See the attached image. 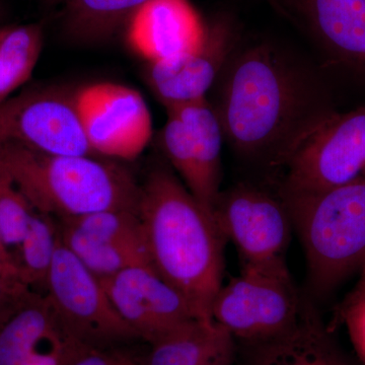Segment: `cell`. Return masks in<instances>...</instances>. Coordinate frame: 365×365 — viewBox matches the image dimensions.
Returning a JSON list of instances; mask_svg holds the SVG:
<instances>
[{"label":"cell","mask_w":365,"mask_h":365,"mask_svg":"<svg viewBox=\"0 0 365 365\" xmlns=\"http://www.w3.org/2000/svg\"><path fill=\"white\" fill-rule=\"evenodd\" d=\"M138 215L153 267L185 297L197 318L212 319L227 242L213 215L165 167L153 168L140 185Z\"/></svg>","instance_id":"6da1fadb"},{"label":"cell","mask_w":365,"mask_h":365,"mask_svg":"<svg viewBox=\"0 0 365 365\" xmlns=\"http://www.w3.org/2000/svg\"><path fill=\"white\" fill-rule=\"evenodd\" d=\"M0 165L37 212L56 220L138 208L140 185L119 163L96 155H48L0 146Z\"/></svg>","instance_id":"7a4b0ae2"},{"label":"cell","mask_w":365,"mask_h":365,"mask_svg":"<svg viewBox=\"0 0 365 365\" xmlns=\"http://www.w3.org/2000/svg\"><path fill=\"white\" fill-rule=\"evenodd\" d=\"M300 105L302 95L292 72L273 50L258 46L235 60L216 114L223 135L235 150L252 157L283 140Z\"/></svg>","instance_id":"3957f363"},{"label":"cell","mask_w":365,"mask_h":365,"mask_svg":"<svg viewBox=\"0 0 365 365\" xmlns=\"http://www.w3.org/2000/svg\"><path fill=\"white\" fill-rule=\"evenodd\" d=\"M307 264L309 285L324 295L365 264V181L307 195H282Z\"/></svg>","instance_id":"277c9868"},{"label":"cell","mask_w":365,"mask_h":365,"mask_svg":"<svg viewBox=\"0 0 365 365\" xmlns=\"http://www.w3.org/2000/svg\"><path fill=\"white\" fill-rule=\"evenodd\" d=\"M282 195H307L365 181V107L329 115L294 137L283 158Z\"/></svg>","instance_id":"5b68a950"},{"label":"cell","mask_w":365,"mask_h":365,"mask_svg":"<svg viewBox=\"0 0 365 365\" xmlns=\"http://www.w3.org/2000/svg\"><path fill=\"white\" fill-rule=\"evenodd\" d=\"M304 299L284 263L244 265L216 294L211 319L237 342L275 337L299 321Z\"/></svg>","instance_id":"8992f818"},{"label":"cell","mask_w":365,"mask_h":365,"mask_svg":"<svg viewBox=\"0 0 365 365\" xmlns=\"http://www.w3.org/2000/svg\"><path fill=\"white\" fill-rule=\"evenodd\" d=\"M45 295L71 335L90 349H120L140 340L117 313L102 281L61 241Z\"/></svg>","instance_id":"52a82bcc"},{"label":"cell","mask_w":365,"mask_h":365,"mask_svg":"<svg viewBox=\"0 0 365 365\" xmlns=\"http://www.w3.org/2000/svg\"><path fill=\"white\" fill-rule=\"evenodd\" d=\"M62 155H95L79 114L76 91L40 86L0 103V146Z\"/></svg>","instance_id":"ba28073f"},{"label":"cell","mask_w":365,"mask_h":365,"mask_svg":"<svg viewBox=\"0 0 365 365\" xmlns=\"http://www.w3.org/2000/svg\"><path fill=\"white\" fill-rule=\"evenodd\" d=\"M213 218L225 241L235 245L242 266L284 263L292 217L282 197L250 185L220 192Z\"/></svg>","instance_id":"9c48e42d"},{"label":"cell","mask_w":365,"mask_h":365,"mask_svg":"<svg viewBox=\"0 0 365 365\" xmlns=\"http://www.w3.org/2000/svg\"><path fill=\"white\" fill-rule=\"evenodd\" d=\"M76 102L97 157L132 160L150 143L153 119L138 91L115 83H93L76 91Z\"/></svg>","instance_id":"30bf717a"},{"label":"cell","mask_w":365,"mask_h":365,"mask_svg":"<svg viewBox=\"0 0 365 365\" xmlns=\"http://www.w3.org/2000/svg\"><path fill=\"white\" fill-rule=\"evenodd\" d=\"M101 281L119 316L148 344L198 319L189 302L151 264L125 269Z\"/></svg>","instance_id":"8fae6325"},{"label":"cell","mask_w":365,"mask_h":365,"mask_svg":"<svg viewBox=\"0 0 365 365\" xmlns=\"http://www.w3.org/2000/svg\"><path fill=\"white\" fill-rule=\"evenodd\" d=\"M88 349L45 294L34 295L0 326V365H71Z\"/></svg>","instance_id":"7c38bea8"},{"label":"cell","mask_w":365,"mask_h":365,"mask_svg":"<svg viewBox=\"0 0 365 365\" xmlns=\"http://www.w3.org/2000/svg\"><path fill=\"white\" fill-rule=\"evenodd\" d=\"M235 34L227 21L208 25L205 42L195 51L148 63V81L165 109L204 100L234 47Z\"/></svg>","instance_id":"4fadbf2b"},{"label":"cell","mask_w":365,"mask_h":365,"mask_svg":"<svg viewBox=\"0 0 365 365\" xmlns=\"http://www.w3.org/2000/svg\"><path fill=\"white\" fill-rule=\"evenodd\" d=\"M125 28L129 47L148 63L195 51L208 32L190 0H148Z\"/></svg>","instance_id":"5bb4252c"},{"label":"cell","mask_w":365,"mask_h":365,"mask_svg":"<svg viewBox=\"0 0 365 365\" xmlns=\"http://www.w3.org/2000/svg\"><path fill=\"white\" fill-rule=\"evenodd\" d=\"M239 365H355L332 337L311 299L285 332L254 342H237Z\"/></svg>","instance_id":"9a60e30c"},{"label":"cell","mask_w":365,"mask_h":365,"mask_svg":"<svg viewBox=\"0 0 365 365\" xmlns=\"http://www.w3.org/2000/svg\"><path fill=\"white\" fill-rule=\"evenodd\" d=\"M150 346L143 365H235L237 360V341L212 319H192Z\"/></svg>","instance_id":"2e32d148"},{"label":"cell","mask_w":365,"mask_h":365,"mask_svg":"<svg viewBox=\"0 0 365 365\" xmlns=\"http://www.w3.org/2000/svg\"><path fill=\"white\" fill-rule=\"evenodd\" d=\"M167 111L176 113L191 134L198 158L199 185L195 198L212 215L222 180L223 132L217 114L206 98Z\"/></svg>","instance_id":"e0dca14e"},{"label":"cell","mask_w":365,"mask_h":365,"mask_svg":"<svg viewBox=\"0 0 365 365\" xmlns=\"http://www.w3.org/2000/svg\"><path fill=\"white\" fill-rule=\"evenodd\" d=\"M309 11L328 44L365 66V0H309Z\"/></svg>","instance_id":"ac0fdd59"},{"label":"cell","mask_w":365,"mask_h":365,"mask_svg":"<svg viewBox=\"0 0 365 365\" xmlns=\"http://www.w3.org/2000/svg\"><path fill=\"white\" fill-rule=\"evenodd\" d=\"M58 222L60 241L98 279H106L125 269L151 264L143 241L103 242L93 241L66 223Z\"/></svg>","instance_id":"d6986e66"},{"label":"cell","mask_w":365,"mask_h":365,"mask_svg":"<svg viewBox=\"0 0 365 365\" xmlns=\"http://www.w3.org/2000/svg\"><path fill=\"white\" fill-rule=\"evenodd\" d=\"M43 40L40 24L0 28V103L11 98L32 76Z\"/></svg>","instance_id":"ffe728a7"},{"label":"cell","mask_w":365,"mask_h":365,"mask_svg":"<svg viewBox=\"0 0 365 365\" xmlns=\"http://www.w3.org/2000/svg\"><path fill=\"white\" fill-rule=\"evenodd\" d=\"M59 246L56 218L36 211L25 237L14 252L19 279L34 292L46 294L48 278Z\"/></svg>","instance_id":"44dd1931"},{"label":"cell","mask_w":365,"mask_h":365,"mask_svg":"<svg viewBox=\"0 0 365 365\" xmlns=\"http://www.w3.org/2000/svg\"><path fill=\"white\" fill-rule=\"evenodd\" d=\"M148 0H64V26L72 37L98 41L110 37Z\"/></svg>","instance_id":"7402d4cb"},{"label":"cell","mask_w":365,"mask_h":365,"mask_svg":"<svg viewBox=\"0 0 365 365\" xmlns=\"http://www.w3.org/2000/svg\"><path fill=\"white\" fill-rule=\"evenodd\" d=\"M93 241L121 242L143 241L138 208H113L79 217L58 220Z\"/></svg>","instance_id":"603a6c76"},{"label":"cell","mask_w":365,"mask_h":365,"mask_svg":"<svg viewBox=\"0 0 365 365\" xmlns=\"http://www.w3.org/2000/svg\"><path fill=\"white\" fill-rule=\"evenodd\" d=\"M162 143L165 155L181 178L187 189L195 197L199 185L198 158L195 144L186 125L176 113L167 111Z\"/></svg>","instance_id":"cb8c5ba5"},{"label":"cell","mask_w":365,"mask_h":365,"mask_svg":"<svg viewBox=\"0 0 365 365\" xmlns=\"http://www.w3.org/2000/svg\"><path fill=\"white\" fill-rule=\"evenodd\" d=\"M36 211L0 165V235L11 254L28 232Z\"/></svg>","instance_id":"d4e9b609"},{"label":"cell","mask_w":365,"mask_h":365,"mask_svg":"<svg viewBox=\"0 0 365 365\" xmlns=\"http://www.w3.org/2000/svg\"><path fill=\"white\" fill-rule=\"evenodd\" d=\"M334 326L344 325L360 361L365 365V295L340 304L334 314Z\"/></svg>","instance_id":"484cf974"},{"label":"cell","mask_w":365,"mask_h":365,"mask_svg":"<svg viewBox=\"0 0 365 365\" xmlns=\"http://www.w3.org/2000/svg\"><path fill=\"white\" fill-rule=\"evenodd\" d=\"M36 294L20 281L0 276V326Z\"/></svg>","instance_id":"4316f807"},{"label":"cell","mask_w":365,"mask_h":365,"mask_svg":"<svg viewBox=\"0 0 365 365\" xmlns=\"http://www.w3.org/2000/svg\"><path fill=\"white\" fill-rule=\"evenodd\" d=\"M129 359L130 355L120 349H88L71 365H125Z\"/></svg>","instance_id":"83f0119b"},{"label":"cell","mask_w":365,"mask_h":365,"mask_svg":"<svg viewBox=\"0 0 365 365\" xmlns=\"http://www.w3.org/2000/svg\"><path fill=\"white\" fill-rule=\"evenodd\" d=\"M0 276L7 279L20 281L14 255L4 244L1 235H0Z\"/></svg>","instance_id":"f1b7e54d"},{"label":"cell","mask_w":365,"mask_h":365,"mask_svg":"<svg viewBox=\"0 0 365 365\" xmlns=\"http://www.w3.org/2000/svg\"><path fill=\"white\" fill-rule=\"evenodd\" d=\"M364 295H365V264L361 270H360V277L356 284H355L351 292L347 294V297L343 299L341 304H348V302L359 299L360 297H364Z\"/></svg>","instance_id":"f546056e"},{"label":"cell","mask_w":365,"mask_h":365,"mask_svg":"<svg viewBox=\"0 0 365 365\" xmlns=\"http://www.w3.org/2000/svg\"><path fill=\"white\" fill-rule=\"evenodd\" d=\"M125 365H143V364H140V362L137 361L136 359L130 356V359H128V361H127V364Z\"/></svg>","instance_id":"4dcf8cb0"},{"label":"cell","mask_w":365,"mask_h":365,"mask_svg":"<svg viewBox=\"0 0 365 365\" xmlns=\"http://www.w3.org/2000/svg\"><path fill=\"white\" fill-rule=\"evenodd\" d=\"M50 4H63L64 0H47Z\"/></svg>","instance_id":"1f68e13d"},{"label":"cell","mask_w":365,"mask_h":365,"mask_svg":"<svg viewBox=\"0 0 365 365\" xmlns=\"http://www.w3.org/2000/svg\"><path fill=\"white\" fill-rule=\"evenodd\" d=\"M269 2H272L273 4V0H268Z\"/></svg>","instance_id":"d6a6232c"}]
</instances>
